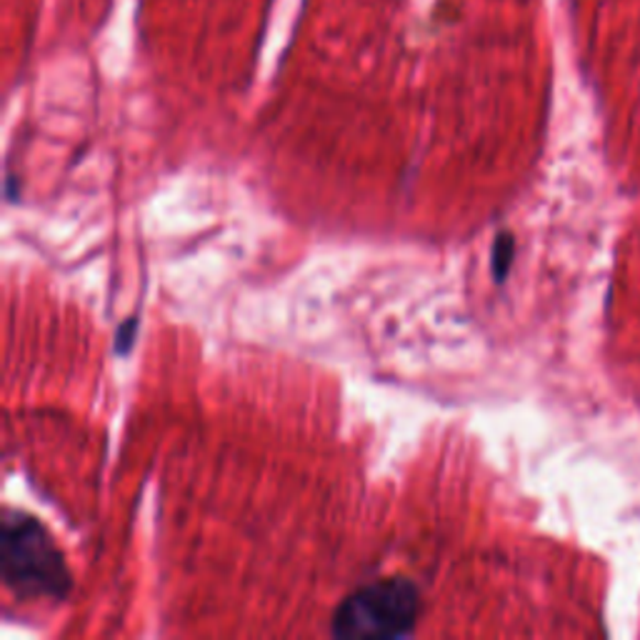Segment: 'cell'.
Instances as JSON below:
<instances>
[{
	"mask_svg": "<svg viewBox=\"0 0 640 640\" xmlns=\"http://www.w3.org/2000/svg\"><path fill=\"white\" fill-rule=\"evenodd\" d=\"M135 331H139V320L135 318H128L125 323L118 328V343H115V351L118 353H128L131 351V345H133V341H135Z\"/></svg>",
	"mask_w": 640,
	"mask_h": 640,
	"instance_id": "277c9868",
	"label": "cell"
},
{
	"mask_svg": "<svg viewBox=\"0 0 640 640\" xmlns=\"http://www.w3.org/2000/svg\"><path fill=\"white\" fill-rule=\"evenodd\" d=\"M0 575L21 600H63L70 593V571L56 538L25 510H5L0 526Z\"/></svg>",
	"mask_w": 640,
	"mask_h": 640,
	"instance_id": "6da1fadb",
	"label": "cell"
},
{
	"mask_svg": "<svg viewBox=\"0 0 640 640\" xmlns=\"http://www.w3.org/2000/svg\"><path fill=\"white\" fill-rule=\"evenodd\" d=\"M514 258H516L514 235L500 233L496 238V243H493V251H490V271H493V278H496V283L506 280L510 265H514Z\"/></svg>",
	"mask_w": 640,
	"mask_h": 640,
	"instance_id": "3957f363",
	"label": "cell"
},
{
	"mask_svg": "<svg viewBox=\"0 0 640 640\" xmlns=\"http://www.w3.org/2000/svg\"><path fill=\"white\" fill-rule=\"evenodd\" d=\"M420 613L416 583L388 578L363 585L338 606L331 630L335 638H404L413 633Z\"/></svg>",
	"mask_w": 640,
	"mask_h": 640,
	"instance_id": "7a4b0ae2",
	"label": "cell"
}]
</instances>
